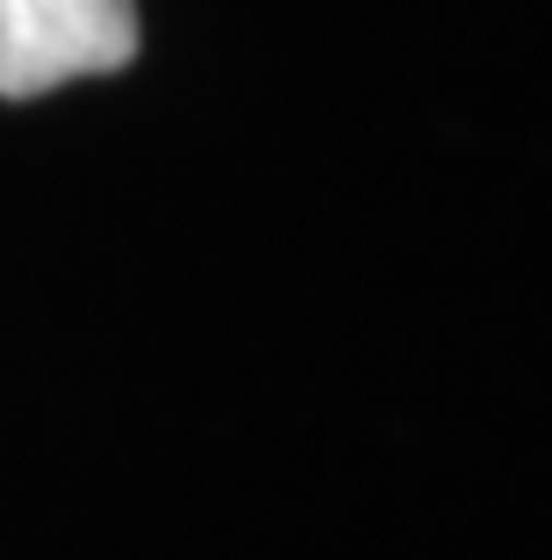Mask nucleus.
Returning <instances> with one entry per match:
<instances>
[{"label": "nucleus", "instance_id": "obj_1", "mask_svg": "<svg viewBox=\"0 0 552 560\" xmlns=\"http://www.w3.org/2000/svg\"><path fill=\"white\" fill-rule=\"evenodd\" d=\"M137 36V0H0V101L122 72Z\"/></svg>", "mask_w": 552, "mask_h": 560}]
</instances>
